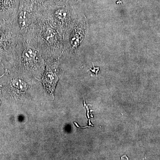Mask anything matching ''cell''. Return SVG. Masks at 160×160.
<instances>
[{"mask_svg": "<svg viewBox=\"0 0 160 160\" xmlns=\"http://www.w3.org/2000/svg\"><path fill=\"white\" fill-rule=\"evenodd\" d=\"M62 38L44 3L36 22L23 38L24 42L38 49L46 61L59 59L63 53Z\"/></svg>", "mask_w": 160, "mask_h": 160, "instance_id": "obj_1", "label": "cell"}, {"mask_svg": "<svg viewBox=\"0 0 160 160\" xmlns=\"http://www.w3.org/2000/svg\"><path fill=\"white\" fill-rule=\"evenodd\" d=\"M44 7V3L35 0H20L13 27L23 38L28 33L36 22Z\"/></svg>", "mask_w": 160, "mask_h": 160, "instance_id": "obj_3", "label": "cell"}, {"mask_svg": "<svg viewBox=\"0 0 160 160\" xmlns=\"http://www.w3.org/2000/svg\"><path fill=\"white\" fill-rule=\"evenodd\" d=\"M81 22L80 21L78 24L73 21L64 30L62 38L63 52H74L80 46L86 26Z\"/></svg>", "mask_w": 160, "mask_h": 160, "instance_id": "obj_6", "label": "cell"}, {"mask_svg": "<svg viewBox=\"0 0 160 160\" xmlns=\"http://www.w3.org/2000/svg\"><path fill=\"white\" fill-rule=\"evenodd\" d=\"M24 41L12 24L0 21V60L2 62H19Z\"/></svg>", "mask_w": 160, "mask_h": 160, "instance_id": "obj_2", "label": "cell"}, {"mask_svg": "<svg viewBox=\"0 0 160 160\" xmlns=\"http://www.w3.org/2000/svg\"><path fill=\"white\" fill-rule=\"evenodd\" d=\"M92 65H93V69H90V70H91L92 72H94V73H95L96 74H97V72H96L95 71V70H99V67H98V68H95V67H94V65H93V63H92Z\"/></svg>", "mask_w": 160, "mask_h": 160, "instance_id": "obj_10", "label": "cell"}, {"mask_svg": "<svg viewBox=\"0 0 160 160\" xmlns=\"http://www.w3.org/2000/svg\"><path fill=\"white\" fill-rule=\"evenodd\" d=\"M3 63L2 62V61L0 60V69H1V67H2V66H3Z\"/></svg>", "mask_w": 160, "mask_h": 160, "instance_id": "obj_12", "label": "cell"}, {"mask_svg": "<svg viewBox=\"0 0 160 160\" xmlns=\"http://www.w3.org/2000/svg\"><path fill=\"white\" fill-rule=\"evenodd\" d=\"M20 2V0H0V21L13 24Z\"/></svg>", "mask_w": 160, "mask_h": 160, "instance_id": "obj_8", "label": "cell"}, {"mask_svg": "<svg viewBox=\"0 0 160 160\" xmlns=\"http://www.w3.org/2000/svg\"><path fill=\"white\" fill-rule=\"evenodd\" d=\"M50 1L55 5L58 6H62V5H69L72 3L77 2L78 0H50Z\"/></svg>", "mask_w": 160, "mask_h": 160, "instance_id": "obj_9", "label": "cell"}, {"mask_svg": "<svg viewBox=\"0 0 160 160\" xmlns=\"http://www.w3.org/2000/svg\"><path fill=\"white\" fill-rule=\"evenodd\" d=\"M36 1L40 3H44L46 2L49 1V0H35Z\"/></svg>", "mask_w": 160, "mask_h": 160, "instance_id": "obj_11", "label": "cell"}, {"mask_svg": "<svg viewBox=\"0 0 160 160\" xmlns=\"http://www.w3.org/2000/svg\"><path fill=\"white\" fill-rule=\"evenodd\" d=\"M46 67L42 75V83L46 90L53 93L62 72L59 59L46 61Z\"/></svg>", "mask_w": 160, "mask_h": 160, "instance_id": "obj_7", "label": "cell"}, {"mask_svg": "<svg viewBox=\"0 0 160 160\" xmlns=\"http://www.w3.org/2000/svg\"><path fill=\"white\" fill-rule=\"evenodd\" d=\"M19 62L23 70L35 73L45 70V60L38 49L24 42Z\"/></svg>", "mask_w": 160, "mask_h": 160, "instance_id": "obj_4", "label": "cell"}, {"mask_svg": "<svg viewBox=\"0 0 160 160\" xmlns=\"http://www.w3.org/2000/svg\"><path fill=\"white\" fill-rule=\"evenodd\" d=\"M58 29L63 34L64 30L72 22V11L69 5L58 6L51 1L44 3Z\"/></svg>", "mask_w": 160, "mask_h": 160, "instance_id": "obj_5", "label": "cell"}]
</instances>
